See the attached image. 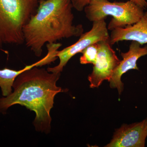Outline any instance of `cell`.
I'll use <instances>...</instances> for the list:
<instances>
[{
  "mask_svg": "<svg viewBox=\"0 0 147 147\" xmlns=\"http://www.w3.org/2000/svg\"><path fill=\"white\" fill-rule=\"evenodd\" d=\"M40 0H0V47L24 43L23 29Z\"/></svg>",
  "mask_w": 147,
  "mask_h": 147,
  "instance_id": "obj_3",
  "label": "cell"
},
{
  "mask_svg": "<svg viewBox=\"0 0 147 147\" xmlns=\"http://www.w3.org/2000/svg\"><path fill=\"white\" fill-rule=\"evenodd\" d=\"M141 45L139 42L131 41L128 51L121 53L123 60L120 61L116 67L109 82L110 87L112 88H117L119 94L121 93L123 89V84L121 80L122 76L131 69L139 70L137 61L139 58L147 55V45L143 47Z\"/></svg>",
  "mask_w": 147,
  "mask_h": 147,
  "instance_id": "obj_8",
  "label": "cell"
},
{
  "mask_svg": "<svg viewBox=\"0 0 147 147\" xmlns=\"http://www.w3.org/2000/svg\"><path fill=\"white\" fill-rule=\"evenodd\" d=\"M61 73L49 72L37 67L27 69L17 77L13 91L0 98V113H5L16 104L25 106L36 114L33 122L37 131L47 134L51 130L52 119L50 113L56 95L64 91L57 85Z\"/></svg>",
  "mask_w": 147,
  "mask_h": 147,
  "instance_id": "obj_1",
  "label": "cell"
},
{
  "mask_svg": "<svg viewBox=\"0 0 147 147\" xmlns=\"http://www.w3.org/2000/svg\"><path fill=\"white\" fill-rule=\"evenodd\" d=\"M147 137L146 119L131 124H124L116 130L107 147H144Z\"/></svg>",
  "mask_w": 147,
  "mask_h": 147,
  "instance_id": "obj_7",
  "label": "cell"
},
{
  "mask_svg": "<svg viewBox=\"0 0 147 147\" xmlns=\"http://www.w3.org/2000/svg\"><path fill=\"white\" fill-rule=\"evenodd\" d=\"M98 53L97 42L90 45L82 52V55L80 58L82 64H92L94 65L96 61Z\"/></svg>",
  "mask_w": 147,
  "mask_h": 147,
  "instance_id": "obj_11",
  "label": "cell"
},
{
  "mask_svg": "<svg viewBox=\"0 0 147 147\" xmlns=\"http://www.w3.org/2000/svg\"><path fill=\"white\" fill-rule=\"evenodd\" d=\"M90 0H71L73 8L79 11H82L89 3Z\"/></svg>",
  "mask_w": 147,
  "mask_h": 147,
  "instance_id": "obj_12",
  "label": "cell"
},
{
  "mask_svg": "<svg viewBox=\"0 0 147 147\" xmlns=\"http://www.w3.org/2000/svg\"><path fill=\"white\" fill-rule=\"evenodd\" d=\"M131 1L136 3L137 5L139 6L142 8H146L147 2L146 0H130Z\"/></svg>",
  "mask_w": 147,
  "mask_h": 147,
  "instance_id": "obj_13",
  "label": "cell"
},
{
  "mask_svg": "<svg viewBox=\"0 0 147 147\" xmlns=\"http://www.w3.org/2000/svg\"><path fill=\"white\" fill-rule=\"evenodd\" d=\"M123 40L136 41L142 45L147 43V11L133 25L111 31L109 40L111 45Z\"/></svg>",
  "mask_w": 147,
  "mask_h": 147,
  "instance_id": "obj_9",
  "label": "cell"
},
{
  "mask_svg": "<svg viewBox=\"0 0 147 147\" xmlns=\"http://www.w3.org/2000/svg\"><path fill=\"white\" fill-rule=\"evenodd\" d=\"M146 122H147V117L146 119Z\"/></svg>",
  "mask_w": 147,
  "mask_h": 147,
  "instance_id": "obj_14",
  "label": "cell"
},
{
  "mask_svg": "<svg viewBox=\"0 0 147 147\" xmlns=\"http://www.w3.org/2000/svg\"><path fill=\"white\" fill-rule=\"evenodd\" d=\"M98 53L92 73L88 77L91 88H98L105 80L110 82L120 60L112 49L109 40L97 42Z\"/></svg>",
  "mask_w": 147,
  "mask_h": 147,
  "instance_id": "obj_6",
  "label": "cell"
},
{
  "mask_svg": "<svg viewBox=\"0 0 147 147\" xmlns=\"http://www.w3.org/2000/svg\"><path fill=\"white\" fill-rule=\"evenodd\" d=\"M144 9L131 1L111 2L108 0H90L84 9L86 16L91 22L105 19L110 16L111 19L108 26L113 30L137 23L144 15Z\"/></svg>",
  "mask_w": 147,
  "mask_h": 147,
  "instance_id": "obj_4",
  "label": "cell"
},
{
  "mask_svg": "<svg viewBox=\"0 0 147 147\" xmlns=\"http://www.w3.org/2000/svg\"><path fill=\"white\" fill-rule=\"evenodd\" d=\"M71 0H40L36 12L23 29L24 42L37 57L45 43L63 38L79 37L84 32L81 24H73Z\"/></svg>",
  "mask_w": 147,
  "mask_h": 147,
  "instance_id": "obj_2",
  "label": "cell"
},
{
  "mask_svg": "<svg viewBox=\"0 0 147 147\" xmlns=\"http://www.w3.org/2000/svg\"><path fill=\"white\" fill-rule=\"evenodd\" d=\"M35 67H40V60L30 65L26 66L20 70H14L6 67L0 69V88L3 97H6L12 93L13 83L19 74Z\"/></svg>",
  "mask_w": 147,
  "mask_h": 147,
  "instance_id": "obj_10",
  "label": "cell"
},
{
  "mask_svg": "<svg viewBox=\"0 0 147 147\" xmlns=\"http://www.w3.org/2000/svg\"><path fill=\"white\" fill-rule=\"evenodd\" d=\"M79 37L78 41L74 44L57 51V56L59 59V63L54 67H48L47 71L61 73L69 61L76 54L82 53L92 44L101 40H110V34L105 19L93 22L92 27L89 31L82 34Z\"/></svg>",
  "mask_w": 147,
  "mask_h": 147,
  "instance_id": "obj_5",
  "label": "cell"
}]
</instances>
